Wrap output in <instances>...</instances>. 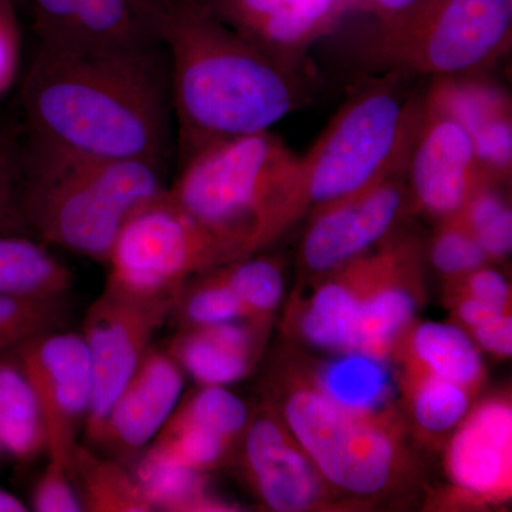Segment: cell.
<instances>
[{"mask_svg":"<svg viewBox=\"0 0 512 512\" xmlns=\"http://www.w3.org/2000/svg\"><path fill=\"white\" fill-rule=\"evenodd\" d=\"M20 340L13 338V336L3 335L0 333V353L5 352L6 349L16 348L19 345Z\"/></svg>","mask_w":512,"mask_h":512,"instance_id":"42","label":"cell"},{"mask_svg":"<svg viewBox=\"0 0 512 512\" xmlns=\"http://www.w3.org/2000/svg\"><path fill=\"white\" fill-rule=\"evenodd\" d=\"M360 298L342 282L322 286L302 318L305 339L318 348L352 352Z\"/></svg>","mask_w":512,"mask_h":512,"instance_id":"26","label":"cell"},{"mask_svg":"<svg viewBox=\"0 0 512 512\" xmlns=\"http://www.w3.org/2000/svg\"><path fill=\"white\" fill-rule=\"evenodd\" d=\"M447 467L454 484L468 494L495 498L510 493V404L493 400L464 420L448 448Z\"/></svg>","mask_w":512,"mask_h":512,"instance_id":"17","label":"cell"},{"mask_svg":"<svg viewBox=\"0 0 512 512\" xmlns=\"http://www.w3.org/2000/svg\"><path fill=\"white\" fill-rule=\"evenodd\" d=\"M29 136L74 153L168 164L175 130L163 43H40L23 83Z\"/></svg>","mask_w":512,"mask_h":512,"instance_id":"1","label":"cell"},{"mask_svg":"<svg viewBox=\"0 0 512 512\" xmlns=\"http://www.w3.org/2000/svg\"><path fill=\"white\" fill-rule=\"evenodd\" d=\"M249 43L291 64L348 12V0H202Z\"/></svg>","mask_w":512,"mask_h":512,"instance_id":"15","label":"cell"},{"mask_svg":"<svg viewBox=\"0 0 512 512\" xmlns=\"http://www.w3.org/2000/svg\"><path fill=\"white\" fill-rule=\"evenodd\" d=\"M470 274L467 286L471 298L491 303V305L507 311L510 289H508L504 276L493 271V269L484 268H478Z\"/></svg>","mask_w":512,"mask_h":512,"instance_id":"36","label":"cell"},{"mask_svg":"<svg viewBox=\"0 0 512 512\" xmlns=\"http://www.w3.org/2000/svg\"><path fill=\"white\" fill-rule=\"evenodd\" d=\"M16 348L45 427L49 460L67 468L93 402L89 349L82 335L55 330L30 336Z\"/></svg>","mask_w":512,"mask_h":512,"instance_id":"10","label":"cell"},{"mask_svg":"<svg viewBox=\"0 0 512 512\" xmlns=\"http://www.w3.org/2000/svg\"><path fill=\"white\" fill-rule=\"evenodd\" d=\"M20 29L12 0H0V96L12 86L20 63Z\"/></svg>","mask_w":512,"mask_h":512,"instance_id":"35","label":"cell"},{"mask_svg":"<svg viewBox=\"0 0 512 512\" xmlns=\"http://www.w3.org/2000/svg\"><path fill=\"white\" fill-rule=\"evenodd\" d=\"M175 410L211 427L231 441L242 436L249 421L245 403L224 386H202L183 402L180 400Z\"/></svg>","mask_w":512,"mask_h":512,"instance_id":"30","label":"cell"},{"mask_svg":"<svg viewBox=\"0 0 512 512\" xmlns=\"http://www.w3.org/2000/svg\"><path fill=\"white\" fill-rule=\"evenodd\" d=\"M184 389L183 369L151 346L111 404L96 443L121 460L143 453L174 412Z\"/></svg>","mask_w":512,"mask_h":512,"instance_id":"14","label":"cell"},{"mask_svg":"<svg viewBox=\"0 0 512 512\" xmlns=\"http://www.w3.org/2000/svg\"><path fill=\"white\" fill-rule=\"evenodd\" d=\"M221 268L222 278L244 305L249 319L259 322L278 306L284 293V279L274 262L247 256Z\"/></svg>","mask_w":512,"mask_h":512,"instance_id":"28","label":"cell"},{"mask_svg":"<svg viewBox=\"0 0 512 512\" xmlns=\"http://www.w3.org/2000/svg\"><path fill=\"white\" fill-rule=\"evenodd\" d=\"M63 296L15 298L0 295V333L23 342L46 330H55L64 315Z\"/></svg>","mask_w":512,"mask_h":512,"instance_id":"32","label":"cell"},{"mask_svg":"<svg viewBox=\"0 0 512 512\" xmlns=\"http://www.w3.org/2000/svg\"><path fill=\"white\" fill-rule=\"evenodd\" d=\"M419 117L420 110L393 84L350 99L298 158L286 194V224L303 208L322 210L397 173L406 164Z\"/></svg>","mask_w":512,"mask_h":512,"instance_id":"5","label":"cell"},{"mask_svg":"<svg viewBox=\"0 0 512 512\" xmlns=\"http://www.w3.org/2000/svg\"><path fill=\"white\" fill-rule=\"evenodd\" d=\"M478 245L487 256H505L512 248V212L511 208L501 212L494 220L474 232Z\"/></svg>","mask_w":512,"mask_h":512,"instance_id":"37","label":"cell"},{"mask_svg":"<svg viewBox=\"0 0 512 512\" xmlns=\"http://www.w3.org/2000/svg\"><path fill=\"white\" fill-rule=\"evenodd\" d=\"M72 285L70 269L39 242L18 234L0 235V295L56 298Z\"/></svg>","mask_w":512,"mask_h":512,"instance_id":"20","label":"cell"},{"mask_svg":"<svg viewBox=\"0 0 512 512\" xmlns=\"http://www.w3.org/2000/svg\"><path fill=\"white\" fill-rule=\"evenodd\" d=\"M158 35L180 164L211 144L269 130L302 104L291 64L239 36L202 0H160Z\"/></svg>","mask_w":512,"mask_h":512,"instance_id":"2","label":"cell"},{"mask_svg":"<svg viewBox=\"0 0 512 512\" xmlns=\"http://www.w3.org/2000/svg\"><path fill=\"white\" fill-rule=\"evenodd\" d=\"M512 0H417L379 20L366 52L394 72L464 76L511 43Z\"/></svg>","mask_w":512,"mask_h":512,"instance_id":"6","label":"cell"},{"mask_svg":"<svg viewBox=\"0 0 512 512\" xmlns=\"http://www.w3.org/2000/svg\"><path fill=\"white\" fill-rule=\"evenodd\" d=\"M416 299L404 286L387 284L362 295L357 311L352 352L383 359L394 339L413 319Z\"/></svg>","mask_w":512,"mask_h":512,"instance_id":"25","label":"cell"},{"mask_svg":"<svg viewBox=\"0 0 512 512\" xmlns=\"http://www.w3.org/2000/svg\"><path fill=\"white\" fill-rule=\"evenodd\" d=\"M414 2L417 0H348V10H362L383 20L409 8Z\"/></svg>","mask_w":512,"mask_h":512,"instance_id":"40","label":"cell"},{"mask_svg":"<svg viewBox=\"0 0 512 512\" xmlns=\"http://www.w3.org/2000/svg\"><path fill=\"white\" fill-rule=\"evenodd\" d=\"M298 157L271 131L229 138L180 164L167 195L232 258H247L286 225Z\"/></svg>","mask_w":512,"mask_h":512,"instance_id":"4","label":"cell"},{"mask_svg":"<svg viewBox=\"0 0 512 512\" xmlns=\"http://www.w3.org/2000/svg\"><path fill=\"white\" fill-rule=\"evenodd\" d=\"M134 477L153 511H224L227 505L208 494L202 471L143 451Z\"/></svg>","mask_w":512,"mask_h":512,"instance_id":"22","label":"cell"},{"mask_svg":"<svg viewBox=\"0 0 512 512\" xmlns=\"http://www.w3.org/2000/svg\"><path fill=\"white\" fill-rule=\"evenodd\" d=\"M168 355L202 386H227L247 376L256 355L254 325L227 322L185 328Z\"/></svg>","mask_w":512,"mask_h":512,"instance_id":"18","label":"cell"},{"mask_svg":"<svg viewBox=\"0 0 512 512\" xmlns=\"http://www.w3.org/2000/svg\"><path fill=\"white\" fill-rule=\"evenodd\" d=\"M235 261L167 192L138 211L111 249L107 284L144 298L178 296L192 276Z\"/></svg>","mask_w":512,"mask_h":512,"instance_id":"7","label":"cell"},{"mask_svg":"<svg viewBox=\"0 0 512 512\" xmlns=\"http://www.w3.org/2000/svg\"><path fill=\"white\" fill-rule=\"evenodd\" d=\"M414 416L424 430L441 433L456 427L468 412L466 387L427 373L417 384Z\"/></svg>","mask_w":512,"mask_h":512,"instance_id":"29","label":"cell"},{"mask_svg":"<svg viewBox=\"0 0 512 512\" xmlns=\"http://www.w3.org/2000/svg\"><path fill=\"white\" fill-rule=\"evenodd\" d=\"M242 460L256 494L271 510L298 512L313 507L322 497V477L311 458L271 416L248 421Z\"/></svg>","mask_w":512,"mask_h":512,"instance_id":"16","label":"cell"},{"mask_svg":"<svg viewBox=\"0 0 512 512\" xmlns=\"http://www.w3.org/2000/svg\"><path fill=\"white\" fill-rule=\"evenodd\" d=\"M413 352L427 372L470 387L483 376L480 353L460 328L446 323L427 322L414 330Z\"/></svg>","mask_w":512,"mask_h":512,"instance_id":"24","label":"cell"},{"mask_svg":"<svg viewBox=\"0 0 512 512\" xmlns=\"http://www.w3.org/2000/svg\"><path fill=\"white\" fill-rule=\"evenodd\" d=\"M431 247V261L447 275L470 274L481 268L488 256L463 225L448 218Z\"/></svg>","mask_w":512,"mask_h":512,"instance_id":"33","label":"cell"},{"mask_svg":"<svg viewBox=\"0 0 512 512\" xmlns=\"http://www.w3.org/2000/svg\"><path fill=\"white\" fill-rule=\"evenodd\" d=\"M23 146L25 228L101 264L124 225L168 190L160 161L86 156L29 134Z\"/></svg>","mask_w":512,"mask_h":512,"instance_id":"3","label":"cell"},{"mask_svg":"<svg viewBox=\"0 0 512 512\" xmlns=\"http://www.w3.org/2000/svg\"><path fill=\"white\" fill-rule=\"evenodd\" d=\"M0 448L29 461L46 450L39 407L18 365L0 362Z\"/></svg>","mask_w":512,"mask_h":512,"instance_id":"23","label":"cell"},{"mask_svg":"<svg viewBox=\"0 0 512 512\" xmlns=\"http://www.w3.org/2000/svg\"><path fill=\"white\" fill-rule=\"evenodd\" d=\"M177 296L144 298L106 285L83 323L93 370V402L87 439L96 443L111 404L151 348L154 335L171 318Z\"/></svg>","mask_w":512,"mask_h":512,"instance_id":"9","label":"cell"},{"mask_svg":"<svg viewBox=\"0 0 512 512\" xmlns=\"http://www.w3.org/2000/svg\"><path fill=\"white\" fill-rule=\"evenodd\" d=\"M504 312V309L497 308L491 303L478 301V299L471 298V296H468L466 301L461 302L460 308H458V316H460L461 322L466 323L471 329L483 325V323Z\"/></svg>","mask_w":512,"mask_h":512,"instance_id":"39","label":"cell"},{"mask_svg":"<svg viewBox=\"0 0 512 512\" xmlns=\"http://www.w3.org/2000/svg\"><path fill=\"white\" fill-rule=\"evenodd\" d=\"M473 332L478 345L487 352L498 356H511L512 320L507 312L473 328Z\"/></svg>","mask_w":512,"mask_h":512,"instance_id":"38","label":"cell"},{"mask_svg":"<svg viewBox=\"0 0 512 512\" xmlns=\"http://www.w3.org/2000/svg\"><path fill=\"white\" fill-rule=\"evenodd\" d=\"M40 43L140 47L161 43L160 0H32Z\"/></svg>","mask_w":512,"mask_h":512,"instance_id":"12","label":"cell"},{"mask_svg":"<svg viewBox=\"0 0 512 512\" xmlns=\"http://www.w3.org/2000/svg\"><path fill=\"white\" fill-rule=\"evenodd\" d=\"M394 174L316 212L302 244V259L311 271L325 272L346 264L390 231L406 198Z\"/></svg>","mask_w":512,"mask_h":512,"instance_id":"13","label":"cell"},{"mask_svg":"<svg viewBox=\"0 0 512 512\" xmlns=\"http://www.w3.org/2000/svg\"><path fill=\"white\" fill-rule=\"evenodd\" d=\"M33 510L39 512L83 511L79 495L63 464L49 460L45 473L37 480L32 497Z\"/></svg>","mask_w":512,"mask_h":512,"instance_id":"34","label":"cell"},{"mask_svg":"<svg viewBox=\"0 0 512 512\" xmlns=\"http://www.w3.org/2000/svg\"><path fill=\"white\" fill-rule=\"evenodd\" d=\"M25 146L12 131L0 127V235L25 229L22 217Z\"/></svg>","mask_w":512,"mask_h":512,"instance_id":"31","label":"cell"},{"mask_svg":"<svg viewBox=\"0 0 512 512\" xmlns=\"http://www.w3.org/2000/svg\"><path fill=\"white\" fill-rule=\"evenodd\" d=\"M316 389L340 409L370 417L392 394V376L380 357L345 352L322 366Z\"/></svg>","mask_w":512,"mask_h":512,"instance_id":"21","label":"cell"},{"mask_svg":"<svg viewBox=\"0 0 512 512\" xmlns=\"http://www.w3.org/2000/svg\"><path fill=\"white\" fill-rule=\"evenodd\" d=\"M286 426L323 480L346 493H382L396 470V447L367 416L340 409L318 389L298 390L285 403Z\"/></svg>","mask_w":512,"mask_h":512,"instance_id":"8","label":"cell"},{"mask_svg":"<svg viewBox=\"0 0 512 512\" xmlns=\"http://www.w3.org/2000/svg\"><path fill=\"white\" fill-rule=\"evenodd\" d=\"M404 165L420 208L446 220L458 214L471 194L488 181L470 134L446 114L424 107Z\"/></svg>","mask_w":512,"mask_h":512,"instance_id":"11","label":"cell"},{"mask_svg":"<svg viewBox=\"0 0 512 512\" xmlns=\"http://www.w3.org/2000/svg\"><path fill=\"white\" fill-rule=\"evenodd\" d=\"M171 316L185 329L235 322L248 318V313L222 278L221 271H217L192 284L185 282Z\"/></svg>","mask_w":512,"mask_h":512,"instance_id":"27","label":"cell"},{"mask_svg":"<svg viewBox=\"0 0 512 512\" xmlns=\"http://www.w3.org/2000/svg\"><path fill=\"white\" fill-rule=\"evenodd\" d=\"M28 508L15 495L0 488V512H25Z\"/></svg>","mask_w":512,"mask_h":512,"instance_id":"41","label":"cell"},{"mask_svg":"<svg viewBox=\"0 0 512 512\" xmlns=\"http://www.w3.org/2000/svg\"><path fill=\"white\" fill-rule=\"evenodd\" d=\"M83 511L150 512L143 488L120 461L106 460L77 443L67 461Z\"/></svg>","mask_w":512,"mask_h":512,"instance_id":"19","label":"cell"}]
</instances>
